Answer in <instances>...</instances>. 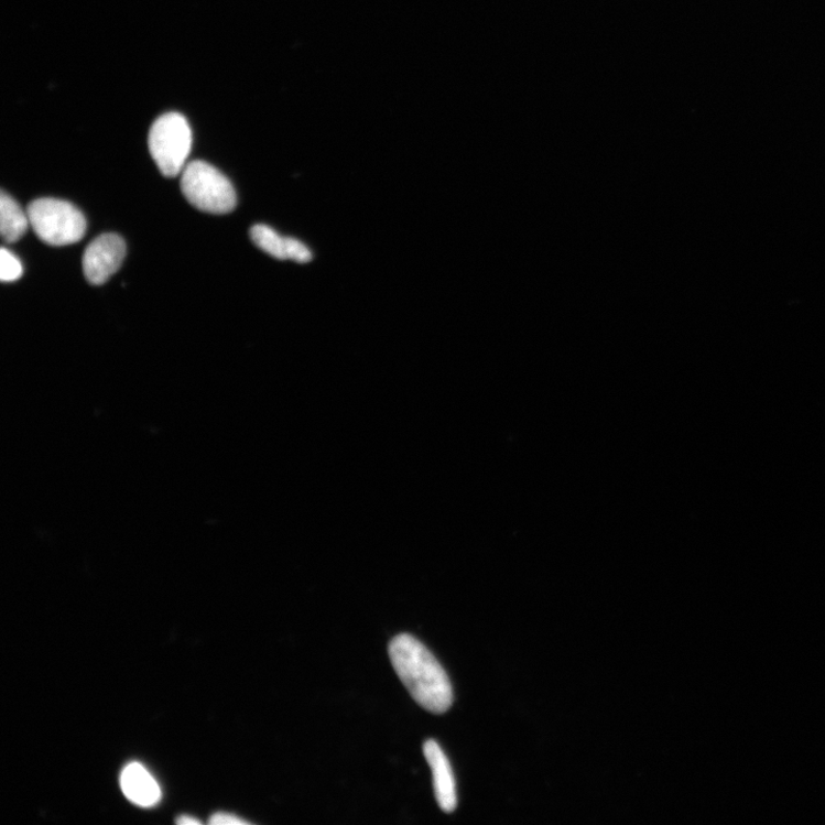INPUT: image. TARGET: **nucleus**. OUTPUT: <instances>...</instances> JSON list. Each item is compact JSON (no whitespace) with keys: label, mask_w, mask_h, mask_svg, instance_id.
Returning <instances> with one entry per match:
<instances>
[{"label":"nucleus","mask_w":825,"mask_h":825,"mask_svg":"<svg viewBox=\"0 0 825 825\" xmlns=\"http://www.w3.org/2000/svg\"><path fill=\"white\" fill-rule=\"evenodd\" d=\"M392 666L423 708L445 714L453 704L451 681L432 651L410 634L395 637L389 644Z\"/></svg>","instance_id":"nucleus-1"},{"label":"nucleus","mask_w":825,"mask_h":825,"mask_svg":"<svg viewBox=\"0 0 825 825\" xmlns=\"http://www.w3.org/2000/svg\"><path fill=\"white\" fill-rule=\"evenodd\" d=\"M181 187L186 200L203 213L225 215L237 207L232 183L205 161H193L185 166Z\"/></svg>","instance_id":"nucleus-2"},{"label":"nucleus","mask_w":825,"mask_h":825,"mask_svg":"<svg viewBox=\"0 0 825 825\" xmlns=\"http://www.w3.org/2000/svg\"><path fill=\"white\" fill-rule=\"evenodd\" d=\"M26 213L35 235L48 246L74 245L87 234V220L80 210L59 198H39Z\"/></svg>","instance_id":"nucleus-3"},{"label":"nucleus","mask_w":825,"mask_h":825,"mask_svg":"<svg viewBox=\"0 0 825 825\" xmlns=\"http://www.w3.org/2000/svg\"><path fill=\"white\" fill-rule=\"evenodd\" d=\"M192 130L180 112H167L151 128L150 152L161 174L167 178L182 175L192 150Z\"/></svg>","instance_id":"nucleus-4"},{"label":"nucleus","mask_w":825,"mask_h":825,"mask_svg":"<svg viewBox=\"0 0 825 825\" xmlns=\"http://www.w3.org/2000/svg\"><path fill=\"white\" fill-rule=\"evenodd\" d=\"M126 254L127 246L120 236L113 234L99 236L83 254L85 278L94 286H100L120 270Z\"/></svg>","instance_id":"nucleus-5"},{"label":"nucleus","mask_w":825,"mask_h":825,"mask_svg":"<svg viewBox=\"0 0 825 825\" xmlns=\"http://www.w3.org/2000/svg\"><path fill=\"white\" fill-rule=\"evenodd\" d=\"M423 752L433 771L437 803L445 813H452L457 808L458 795L451 763L434 739L424 743Z\"/></svg>","instance_id":"nucleus-6"},{"label":"nucleus","mask_w":825,"mask_h":825,"mask_svg":"<svg viewBox=\"0 0 825 825\" xmlns=\"http://www.w3.org/2000/svg\"><path fill=\"white\" fill-rule=\"evenodd\" d=\"M127 799L141 807H151L161 800V789L146 768L138 762L128 764L121 775Z\"/></svg>","instance_id":"nucleus-7"},{"label":"nucleus","mask_w":825,"mask_h":825,"mask_svg":"<svg viewBox=\"0 0 825 825\" xmlns=\"http://www.w3.org/2000/svg\"><path fill=\"white\" fill-rule=\"evenodd\" d=\"M31 226L28 213L6 192L0 194V234L7 243H15Z\"/></svg>","instance_id":"nucleus-8"},{"label":"nucleus","mask_w":825,"mask_h":825,"mask_svg":"<svg viewBox=\"0 0 825 825\" xmlns=\"http://www.w3.org/2000/svg\"><path fill=\"white\" fill-rule=\"evenodd\" d=\"M250 238L252 242L273 259L286 261L291 259L293 238L281 237L270 226L259 224L251 227Z\"/></svg>","instance_id":"nucleus-9"},{"label":"nucleus","mask_w":825,"mask_h":825,"mask_svg":"<svg viewBox=\"0 0 825 825\" xmlns=\"http://www.w3.org/2000/svg\"><path fill=\"white\" fill-rule=\"evenodd\" d=\"M22 272V264L17 256L7 248H2V251H0V279L3 282H13L21 278Z\"/></svg>","instance_id":"nucleus-10"},{"label":"nucleus","mask_w":825,"mask_h":825,"mask_svg":"<svg viewBox=\"0 0 825 825\" xmlns=\"http://www.w3.org/2000/svg\"><path fill=\"white\" fill-rule=\"evenodd\" d=\"M213 825H247L250 822L229 813H216L209 819Z\"/></svg>","instance_id":"nucleus-11"},{"label":"nucleus","mask_w":825,"mask_h":825,"mask_svg":"<svg viewBox=\"0 0 825 825\" xmlns=\"http://www.w3.org/2000/svg\"><path fill=\"white\" fill-rule=\"evenodd\" d=\"M177 823L181 825H198L202 824V821L188 815H183L177 819Z\"/></svg>","instance_id":"nucleus-12"}]
</instances>
